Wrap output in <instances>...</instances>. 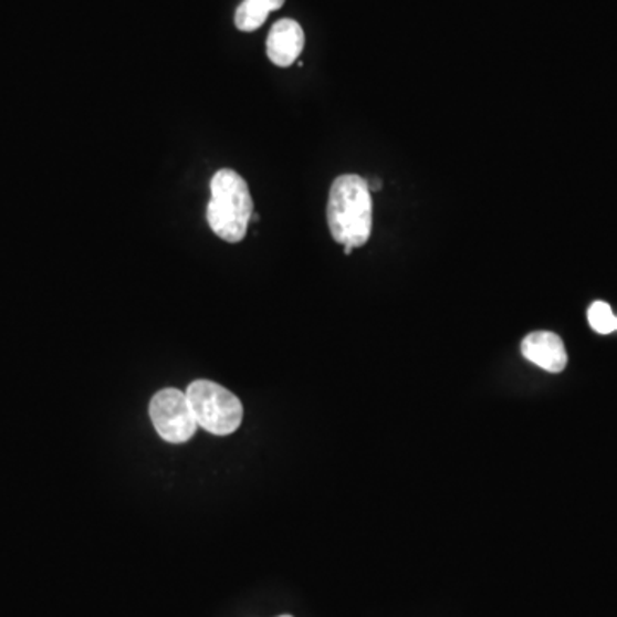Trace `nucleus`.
<instances>
[{"label": "nucleus", "mask_w": 617, "mask_h": 617, "mask_svg": "<svg viewBox=\"0 0 617 617\" xmlns=\"http://www.w3.org/2000/svg\"><path fill=\"white\" fill-rule=\"evenodd\" d=\"M326 217L330 232L338 244L343 248H363L373 233V196L369 182L354 174L336 177L330 189Z\"/></svg>", "instance_id": "f257e3e1"}, {"label": "nucleus", "mask_w": 617, "mask_h": 617, "mask_svg": "<svg viewBox=\"0 0 617 617\" xmlns=\"http://www.w3.org/2000/svg\"><path fill=\"white\" fill-rule=\"evenodd\" d=\"M251 191L248 182L232 168H221L211 179V199L206 210L208 226L221 240L237 244L244 240L252 220Z\"/></svg>", "instance_id": "f03ea898"}, {"label": "nucleus", "mask_w": 617, "mask_h": 617, "mask_svg": "<svg viewBox=\"0 0 617 617\" xmlns=\"http://www.w3.org/2000/svg\"><path fill=\"white\" fill-rule=\"evenodd\" d=\"M186 395L196 422L210 435H233L244 419V407L239 398L218 383L198 379L189 385Z\"/></svg>", "instance_id": "7ed1b4c3"}, {"label": "nucleus", "mask_w": 617, "mask_h": 617, "mask_svg": "<svg viewBox=\"0 0 617 617\" xmlns=\"http://www.w3.org/2000/svg\"><path fill=\"white\" fill-rule=\"evenodd\" d=\"M149 417L158 436L170 445L191 441L199 427L186 393L176 388L161 389L151 398Z\"/></svg>", "instance_id": "20e7f679"}, {"label": "nucleus", "mask_w": 617, "mask_h": 617, "mask_svg": "<svg viewBox=\"0 0 617 617\" xmlns=\"http://www.w3.org/2000/svg\"><path fill=\"white\" fill-rule=\"evenodd\" d=\"M522 354L529 363L547 373L560 374L568 366V352L560 335L553 332H534L522 342Z\"/></svg>", "instance_id": "39448f33"}, {"label": "nucleus", "mask_w": 617, "mask_h": 617, "mask_svg": "<svg viewBox=\"0 0 617 617\" xmlns=\"http://www.w3.org/2000/svg\"><path fill=\"white\" fill-rule=\"evenodd\" d=\"M304 45V30L297 21H276L268 34V59L279 67H290L302 54Z\"/></svg>", "instance_id": "423d86ee"}, {"label": "nucleus", "mask_w": 617, "mask_h": 617, "mask_svg": "<svg viewBox=\"0 0 617 617\" xmlns=\"http://www.w3.org/2000/svg\"><path fill=\"white\" fill-rule=\"evenodd\" d=\"M283 4H285V0H244L237 8V30L245 31V33L260 30L266 21L268 14L279 11Z\"/></svg>", "instance_id": "0eeeda50"}, {"label": "nucleus", "mask_w": 617, "mask_h": 617, "mask_svg": "<svg viewBox=\"0 0 617 617\" xmlns=\"http://www.w3.org/2000/svg\"><path fill=\"white\" fill-rule=\"evenodd\" d=\"M588 323L598 335H610L617 332V316L607 302L597 301L588 308Z\"/></svg>", "instance_id": "6e6552de"}, {"label": "nucleus", "mask_w": 617, "mask_h": 617, "mask_svg": "<svg viewBox=\"0 0 617 617\" xmlns=\"http://www.w3.org/2000/svg\"><path fill=\"white\" fill-rule=\"evenodd\" d=\"M343 249H345V254H347V255L352 254V251H354V249H352L351 245H345V248H343Z\"/></svg>", "instance_id": "1a4fd4ad"}, {"label": "nucleus", "mask_w": 617, "mask_h": 617, "mask_svg": "<svg viewBox=\"0 0 617 617\" xmlns=\"http://www.w3.org/2000/svg\"><path fill=\"white\" fill-rule=\"evenodd\" d=\"M279 617H294V616H289V614H283V616H279Z\"/></svg>", "instance_id": "9d476101"}]
</instances>
